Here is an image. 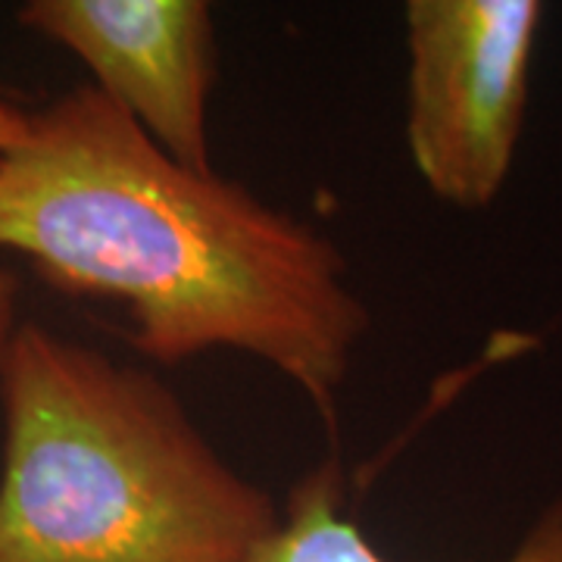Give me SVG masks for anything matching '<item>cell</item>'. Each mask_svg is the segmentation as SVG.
<instances>
[{
  "label": "cell",
  "mask_w": 562,
  "mask_h": 562,
  "mask_svg": "<svg viewBox=\"0 0 562 562\" xmlns=\"http://www.w3.org/2000/svg\"><path fill=\"white\" fill-rule=\"evenodd\" d=\"M0 250L54 291L125 303L128 344L150 362L206 350L269 362L328 428L369 331L328 235L172 160L94 85L29 113L3 154Z\"/></svg>",
  "instance_id": "obj_1"
},
{
  "label": "cell",
  "mask_w": 562,
  "mask_h": 562,
  "mask_svg": "<svg viewBox=\"0 0 562 562\" xmlns=\"http://www.w3.org/2000/svg\"><path fill=\"white\" fill-rule=\"evenodd\" d=\"M0 562H254L272 494L154 372L22 322L0 362Z\"/></svg>",
  "instance_id": "obj_2"
},
{
  "label": "cell",
  "mask_w": 562,
  "mask_h": 562,
  "mask_svg": "<svg viewBox=\"0 0 562 562\" xmlns=\"http://www.w3.org/2000/svg\"><path fill=\"white\" fill-rule=\"evenodd\" d=\"M543 16L541 0L406 3V147L438 201L479 213L501 198Z\"/></svg>",
  "instance_id": "obj_3"
},
{
  "label": "cell",
  "mask_w": 562,
  "mask_h": 562,
  "mask_svg": "<svg viewBox=\"0 0 562 562\" xmlns=\"http://www.w3.org/2000/svg\"><path fill=\"white\" fill-rule=\"evenodd\" d=\"M20 25L79 57L91 85L188 169L213 172L216 20L203 0H32Z\"/></svg>",
  "instance_id": "obj_4"
},
{
  "label": "cell",
  "mask_w": 562,
  "mask_h": 562,
  "mask_svg": "<svg viewBox=\"0 0 562 562\" xmlns=\"http://www.w3.org/2000/svg\"><path fill=\"white\" fill-rule=\"evenodd\" d=\"M254 562H387L344 506L341 465L310 469L294 484L279 531ZM506 562H562V497L553 501Z\"/></svg>",
  "instance_id": "obj_5"
},
{
  "label": "cell",
  "mask_w": 562,
  "mask_h": 562,
  "mask_svg": "<svg viewBox=\"0 0 562 562\" xmlns=\"http://www.w3.org/2000/svg\"><path fill=\"white\" fill-rule=\"evenodd\" d=\"M20 279L0 262V362L10 350L13 335L20 331Z\"/></svg>",
  "instance_id": "obj_6"
},
{
  "label": "cell",
  "mask_w": 562,
  "mask_h": 562,
  "mask_svg": "<svg viewBox=\"0 0 562 562\" xmlns=\"http://www.w3.org/2000/svg\"><path fill=\"white\" fill-rule=\"evenodd\" d=\"M25 125H29V110L16 106L0 88V160L25 135Z\"/></svg>",
  "instance_id": "obj_7"
}]
</instances>
